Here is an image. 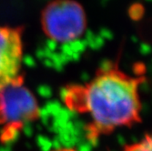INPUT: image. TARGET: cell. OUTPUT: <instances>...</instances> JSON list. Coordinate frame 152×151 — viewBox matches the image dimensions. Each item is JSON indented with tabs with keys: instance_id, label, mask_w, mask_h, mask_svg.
Here are the masks:
<instances>
[{
	"instance_id": "6da1fadb",
	"label": "cell",
	"mask_w": 152,
	"mask_h": 151,
	"mask_svg": "<svg viewBox=\"0 0 152 151\" xmlns=\"http://www.w3.org/2000/svg\"><path fill=\"white\" fill-rule=\"evenodd\" d=\"M142 73L130 74L117 63L107 62L84 84L67 86L62 100L70 111L88 118L87 139L96 142L119 128L142 120Z\"/></svg>"
},
{
	"instance_id": "7a4b0ae2",
	"label": "cell",
	"mask_w": 152,
	"mask_h": 151,
	"mask_svg": "<svg viewBox=\"0 0 152 151\" xmlns=\"http://www.w3.org/2000/svg\"><path fill=\"white\" fill-rule=\"evenodd\" d=\"M41 26L53 42L71 43L80 38L87 29L86 13L75 0H53L42 10Z\"/></svg>"
},
{
	"instance_id": "3957f363",
	"label": "cell",
	"mask_w": 152,
	"mask_h": 151,
	"mask_svg": "<svg viewBox=\"0 0 152 151\" xmlns=\"http://www.w3.org/2000/svg\"><path fill=\"white\" fill-rule=\"evenodd\" d=\"M34 95L18 79L0 89V121L17 128L37 117Z\"/></svg>"
},
{
	"instance_id": "277c9868",
	"label": "cell",
	"mask_w": 152,
	"mask_h": 151,
	"mask_svg": "<svg viewBox=\"0 0 152 151\" xmlns=\"http://www.w3.org/2000/svg\"><path fill=\"white\" fill-rule=\"evenodd\" d=\"M22 54L21 30L0 26V89L18 79Z\"/></svg>"
},
{
	"instance_id": "5b68a950",
	"label": "cell",
	"mask_w": 152,
	"mask_h": 151,
	"mask_svg": "<svg viewBox=\"0 0 152 151\" xmlns=\"http://www.w3.org/2000/svg\"><path fill=\"white\" fill-rule=\"evenodd\" d=\"M123 151H152V131L146 134L140 140L126 145Z\"/></svg>"
},
{
	"instance_id": "8992f818",
	"label": "cell",
	"mask_w": 152,
	"mask_h": 151,
	"mask_svg": "<svg viewBox=\"0 0 152 151\" xmlns=\"http://www.w3.org/2000/svg\"><path fill=\"white\" fill-rule=\"evenodd\" d=\"M53 151H79L76 148H72V147H60L58 149H55Z\"/></svg>"
}]
</instances>
